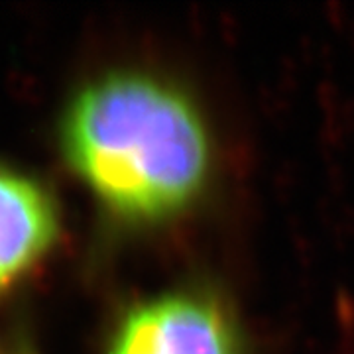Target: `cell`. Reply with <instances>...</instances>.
I'll return each mask as SVG.
<instances>
[{"mask_svg":"<svg viewBox=\"0 0 354 354\" xmlns=\"http://www.w3.org/2000/svg\"><path fill=\"white\" fill-rule=\"evenodd\" d=\"M67 162L114 213L158 223L201 197L213 144L195 101L164 77L120 69L77 91L62 124Z\"/></svg>","mask_w":354,"mask_h":354,"instance_id":"1","label":"cell"},{"mask_svg":"<svg viewBox=\"0 0 354 354\" xmlns=\"http://www.w3.org/2000/svg\"><path fill=\"white\" fill-rule=\"evenodd\" d=\"M109 354H244V337L236 315L215 293L171 291L136 305Z\"/></svg>","mask_w":354,"mask_h":354,"instance_id":"2","label":"cell"},{"mask_svg":"<svg viewBox=\"0 0 354 354\" xmlns=\"http://www.w3.org/2000/svg\"><path fill=\"white\" fill-rule=\"evenodd\" d=\"M55 234L57 211L50 193L0 167V290L36 264Z\"/></svg>","mask_w":354,"mask_h":354,"instance_id":"3","label":"cell"}]
</instances>
